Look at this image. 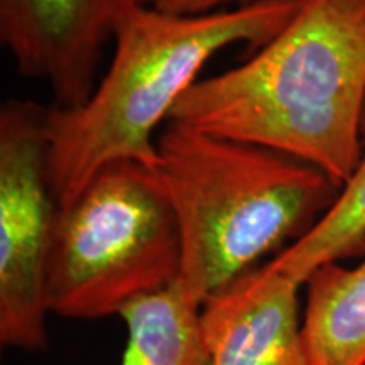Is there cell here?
Here are the masks:
<instances>
[{
	"mask_svg": "<svg viewBox=\"0 0 365 365\" xmlns=\"http://www.w3.org/2000/svg\"><path fill=\"white\" fill-rule=\"evenodd\" d=\"M149 0H0V41L21 76L51 88L54 105L76 108L97 86L108 43Z\"/></svg>",
	"mask_w": 365,
	"mask_h": 365,
	"instance_id": "obj_6",
	"label": "cell"
},
{
	"mask_svg": "<svg viewBox=\"0 0 365 365\" xmlns=\"http://www.w3.org/2000/svg\"><path fill=\"white\" fill-rule=\"evenodd\" d=\"M156 149L150 171L181 235L176 286L198 307L301 239L340 193L312 164L176 122H166Z\"/></svg>",
	"mask_w": 365,
	"mask_h": 365,
	"instance_id": "obj_3",
	"label": "cell"
},
{
	"mask_svg": "<svg viewBox=\"0 0 365 365\" xmlns=\"http://www.w3.org/2000/svg\"><path fill=\"white\" fill-rule=\"evenodd\" d=\"M299 6L301 0H254L203 16H173L148 6L132 16L90 98L76 108L46 107V173L58 208L113 163L153 170L156 130L203 66L228 46L261 49Z\"/></svg>",
	"mask_w": 365,
	"mask_h": 365,
	"instance_id": "obj_2",
	"label": "cell"
},
{
	"mask_svg": "<svg viewBox=\"0 0 365 365\" xmlns=\"http://www.w3.org/2000/svg\"><path fill=\"white\" fill-rule=\"evenodd\" d=\"M234 2L245 6L254 0H149V7L173 16H203L222 11L220 7Z\"/></svg>",
	"mask_w": 365,
	"mask_h": 365,
	"instance_id": "obj_11",
	"label": "cell"
},
{
	"mask_svg": "<svg viewBox=\"0 0 365 365\" xmlns=\"http://www.w3.org/2000/svg\"><path fill=\"white\" fill-rule=\"evenodd\" d=\"M364 105L365 0H301L276 38L196 81L168 122L279 150L341 188L360 158Z\"/></svg>",
	"mask_w": 365,
	"mask_h": 365,
	"instance_id": "obj_1",
	"label": "cell"
},
{
	"mask_svg": "<svg viewBox=\"0 0 365 365\" xmlns=\"http://www.w3.org/2000/svg\"><path fill=\"white\" fill-rule=\"evenodd\" d=\"M46 107L9 100L0 108V344L48 346V264L54 202L46 173Z\"/></svg>",
	"mask_w": 365,
	"mask_h": 365,
	"instance_id": "obj_5",
	"label": "cell"
},
{
	"mask_svg": "<svg viewBox=\"0 0 365 365\" xmlns=\"http://www.w3.org/2000/svg\"><path fill=\"white\" fill-rule=\"evenodd\" d=\"M307 286L301 339L309 365H365V255L318 267Z\"/></svg>",
	"mask_w": 365,
	"mask_h": 365,
	"instance_id": "obj_8",
	"label": "cell"
},
{
	"mask_svg": "<svg viewBox=\"0 0 365 365\" xmlns=\"http://www.w3.org/2000/svg\"><path fill=\"white\" fill-rule=\"evenodd\" d=\"M181 271V235L170 200L148 168L100 170L56 210L48 264L49 313L71 319L120 314L168 289Z\"/></svg>",
	"mask_w": 365,
	"mask_h": 365,
	"instance_id": "obj_4",
	"label": "cell"
},
{
	"mask_svg": "<svg viewBox=\"0 0 365 365\" xmlns=\"http://www.w3.org/2000/svg\"><path fill=\"white\" fill-rule=\"evenodd\" d=\"M299 287L266 262L205 301L200 314L208 365H309Z\"/></svg>",
	"mask_w": 365,
	"mask_h": 365,
	"instance_id": "obj_7",
	"label": "cell"
},
{
	"mask_svg": "<svg viewBox=\"0 0 365 365\" xmlns=\"http://www.w3.org/2000/svg\"><path fill=\"white\" fill-rule=\"evenodd\" d=\"M354 255H365V105L360 122V158L354 175L307 234L267 264L304 286L318 267Z\"/></svg>",
	"mask_w": 365,
	"mask_h": 365,
	"instance_id": "obj_10",
	"label": "cell"
},
{
	"mask_svg": "<svg viewBox=\"0 0 365 365\" xmlns=\"http://www.w3.org/2000/svg\"><path fill=\"white\" fill-rule=\"evenodd\" d=\"M200 313L176 282L127 304L118 314L127 330L120 365H208Z\"/></svg>",
	"mask_w": 365,
	"mask_h": 365,
	"instance_id": "obj_9",
	"label": "cell"
}]
</instances>
